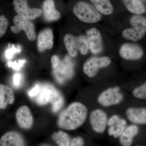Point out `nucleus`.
Here are the masks:
<instances>
[{
  "mask_svg": "<svg viewBox=\"0 0 146 146\" xmlns=\"http://www.w3.org/2000/svg\"><path fill=\"white\" fill-rule=\"evenodd\" d=\"M39 89H40V87H39V84H36V86H35L34 88H33L31 91H29L28 93L29 96L32 98L38 94V93H39Z\"/></svg>",
  "mask_w": 146,
  "mask_h": 146,
  "instance_id": "c756f323",
  "label": "nucleus"
},
{
  "mask_svg": "<svg viewBox=\"0 0 146 146\" xmlns=\"http://www.w3.org/2000/svg\"><path fill=\"white\" fill-rule=\"evenodd\" d=\"M87 110L80 102H74L60 113L58 120L59 127L67 130L76 129L85 122Z\"/></svg>",
  "mask_w": 146,
  "mask_h": 146,
  "instance_id": "f257e3e1",
  "label": "nucleus"
},
{
  "mask_svg": "<svg viewBox=\"0 0 146 146\" xmlns=\"http://www.w3.org/2000/svg\"><path fill=\"white\" fill-rule=\"evenodd\" d=\"M52 139L60 146H70V138L67 133L60 131L53 134Z\"/></svg>",
  "mask_w": 146,
  "mask_h": 146,
  "instance_id": "5701e85b",
  "label": "nucleus"
},
{
  "mask_svg": "<svg viewBox=\"0 0 146 146\" xmlns=\"http://www.w3.org/2000/svg\"><path fill=\"white\" fill-rule=\"evenodd\" d=\"M14 26L11 27V32L14 33H18L21 31H24L29 40L33 41L36 39L34 25L29 20L19 15L14 16L13 19Z\"/></svg>",
  "mask_w": 146,
  "mask_h": 146,
  "instance_id": "423d86ee",
  "label": "nucleus"
},
{
  "mask_svg": "<svg viewBox=\"0 0 146 146\" xmlns=\"http://www.w3.org/2000/svg\"><path fill=\"white\" fill-rule=\"evenodd\" d=\"M25 62L26 60H19L18 63H17L16 61L14 62H9L8 63V65L9 67H11L14 70H18L21 69V67H23Z\"/></svg>",
  "mask_w": 146,
  "mask_h": 146,
  "instance_id": "bb28decb",
  "label": "nucleus"
},
{
  "mask_svg": "<svg viewBox=\"0 0 146 146\" xmlns=\"http://www.w3.org/2000/svg\"><path fill=\"white\" fill-rule=\"evenodd\" d=\"M126 115L129 121L137 124H145L146 123V109L144 108H128Z\"/></svg>",
  "mask_w": 146,
  "mask_h": 146,
  "instance_id": "6ab92c4d",
  "label": "nucleus"
},
{
  "mask_svg": "<svg viewBox=\"0 0 146 146\" xmlns=\"http://www.w3.org/2000/svg\"><path fill=\"white\" fill-rule=\"evenodd\" d=\"M133 28L126 29L122 35L125 39L136 42L143 37L146 31V20L144 16L140 15L133 16L130 20Z\"/></svg>",
  "mask_w": 146,
  "mask_h": 146,
  "instance_id": "20e7f679",
  "label": "nucleus"
},
{
  "mask_svg": "<svg viewBox=\"0 0 146 146\" xmlns=\"http://www.w3.org/2000/svg\"><path fill=\"white\" fill-rule=\"evenodd\" d=\"M39 85V93L34 98L39 105H45L50 103L53 112H58L64 104V99L60 92L50 84H43Z\"/></svg>",
  "mask_w": 146,
  "mask_h": 146,
  "instance_id": "f03ea898",
  "label": "nucleus"
},
{
  "mask_svg": "<svg viewBox=\"0 0 146 146\" xmlns=\"http://www.w3.org/2000/svg\"><path fill=\"white\" fill-rule=\"evenodd\" d=\"M90 1L100 13L105 15H109L113 13L114 9L110 0Z\"/></svg>",
  "mask_w": 146,
  "mask_h": 146,
  "instance_id": "412c9836",
  "label": "nucleus"
},
{
  "mask_svg": "<svg viewBox=\"0 0 146 146\" xmlns=\"http://www.w3.org/2000/svg\"><path fill=\"white\" fill-rule=\"evenodd\" d=\"M16 120L20 127L28 129L33 125V117L28 107L22 106L17 110L16 112Z\"/></svg>",
  "mask_w": 146,
  "mask_h": 146,
  "instance_id": "ddd939ff",
  "label": "nucleus"
},
{
  "mask_svg": "<svg viewBox=\"0 0 146 146\" xmlns=\"http://www.w3.org/2000/svg\"><path fill=\"white\" fill-rule=\"evenodd\" d=\"M14 99L13 90L8 86L0 84V108L5 109L7 105L12 104Z\"/></svg>",
  "mask_w": 146,
  "mask_h": 146,
  "instance_id": "a211bd4d",
  "label": "nucleus"
},
{
  "mask_svg": "<svg viewBox=\"0 0 146 146\" xmlns=\"http://www.w3.org/2000/svg\"><path fill=\"white\" fill-rule=\"evenodd\" d=\"M8 25V21L5 16L4 15L0 16V38L5 34Z\"/></svg>",
  "mask_w": 146,
  "mask_h": 146,
  "instance_id": "393cba45",
  "label": "nucleus"
},
{
  "mask_svg": "<svg viewBox=\"0 0 146 146\" xmlns=\"http://www.w3.org/2000/svg\"><path fill=\"white\" fill-rule=\"evenodd\" d=\"M43 16L48 22H52L59 20L61 14L55 8L53 0H45L43 4Z\"/></svg>",
  "mask_w": 146,
  "mask_h": 146,
  "instance_id": "dca6fc26",
  "label": "nucleus"
},
{
  "mask_svg": "<svg viewBox=\"0 0 146 146\" xmlns=\"http://www.w3.org/2000/svg\"><path fill=\"white\" fill-rule=\"evenodd\" d=\"M13 4L18 15L29 21L34 20L42 15V10L39 9L29 8L27 0H14Z\"/></svg>",
  "mask_w": 146,
  "mask_h": 146,
  "instance_id": "6e6552de",
  "label": "nucleus"
},
{
  "mask_svg": "<svg viewBox=\"0 0 146 146\" xmlns=\"http://www.w3.org/2000/svg\"><path fill=\"white\" fill-rule=\"evenodd\" d=\"M138 128L136 125H130L125 128L120 135V142L123 146L131 145L133 138L138 133Z\"/></svg>",
  "mask_w": 146,
  "mask_h": 146,
  "instance_id": "aec40b11",
  "label": "nucleus"
},
{
  "mask_svg": "<svg viewBox=\"0 0 146 146\" xmlns=\"http://www.w3.org/2000/svg\"><path fill=\"white\" fill-rule=\"evenodd\" d=\"M21 80H22V75L19 73H16L13 75V83L14 86H19L21 83Z\"/></svg>",
  "mask_w": 146,
  "mask_h": 146,
  "instance_id": "c85d7f7f",
  "label": "nucleus"
},
{
  "mask_svg": "<svg viewBox=\"0 0 146 146\" xmlns=\"http://www.w3.org/2000/svg\"><path fill=\"white\" fill-rule=\"evenodd\" d=\"M63 41L68 53L72 57H76L78 51L83 55L88 53L89 45L84 35L76 37L71 34H66L63 38Z\"/></svg>",
  "mask_w": 146,
  "mask_h": 146,
  "instance_id": "39448f33",
  "label": "nucleus"
},
{
  "mask_svg": "<svg viewBox=\"0 0 146 146\" xmlns=\"http://www.w3.org/2000/svg\"><path fill=\"white\" fill-rule=\"evenodd\" d=\"M53 45V34L51 29H45L39 33L37 38V48L40 52L51 49Z\"/></svg>",
  "mask_w": 146,
  "mask_h": 146,
  "instance_id": "4468645a",
  "label": "nucleus"
},
{
  "mask_svg": "<svg viewBox=\"0 0 146 146\" xmlns=\"http://www.w3.org/2000/svg\"><path fill=\"white\" fill-rule=\"evenodd\" d=\"M119 91V87L109 88L100 95L98 101L101 104L106 107L118 104L123 99V95Z\"/></svg>",
  "mask_w": 146,
  "mask_h": 146,
  "instance_id": "1a4fd4ad",
  "label": "nucleus"
},
{
  "mask_svg": "<svg viewBox=\"0 0 146 146\" xmlns=\"http://www.w3.org/2000/svg\"><path fill=\"white\" fill-rule=\"evenodd\" d=\"M134 97L137 98L145 99L146 98V84L144 83L142 86L137 87L133 91Z\"/></svg>",
  "mask_w": 146,
  "mask_h": 146,
  "instance_id": "b1692460",
  "label": "nucleus"
},
{
  "mask_svg": "<svg viewBox=\"0 0 146 146\" xmlns=\"http://www.w3.org/2000/svg\"><path fill=\"white\" fill-rule=\"evenodd\" d=\"M87 41L89 49L95 54L101 52L102 50V39L98 30L92 28L87 31Z\"/></svg>",
  "mask_w": 146,
  "mask_h": 146,
  "instance_id": "9b49d317",
  "label": "nucleus"
},
{
  "mask_svg": "<svg viewBox=\"0 0 146 146\" xmlns=\"http://www.w3.org/2000/svg\"><path fill=\"white\" fill-rule=\"evenodd\" d=\"M84 144V141L83 138L78 136L73 138L72 141H70V146H83Z\"/></svg>",
  "mask_w": 146,
  "mask_h": 146,
  "instance_id": "cd10ccee",
  "label": "nucleus"
},
{
  "mask_svg": "<svg viewBox=\"0 0 146 146\" xmlns=\"http://www.w3.org/2000/svg\"><path fill=\"white\" fill-rule=\"evenodd\" d=\"M51 63L53 69L56 68L60 63V60L56 55L52 56L51 58Z\"/></svg>",
  "mask_w": 146,
  "mask_h": 146,
  "instance_id": "7c9ffc66",
  "label": "nucleus"
},
{
  "mask_svg": "<svg viewBox=\"0 0 146 146\" xmlns=\"http://www.w3.org/2000/svg\"><path fill=\"white\" fill-rule=\"evenodd\" d=\"M21 50V48L19 47L16 48L14 46H13L11 48L9 49L6 51L5 53L6 56L8 59H11L15 54L20 52Z\"/></svg>",
  "mask_w": 146,
  "mask_h": 146,
  "instance_id": "a878e982",
  "label": "nucleus"
},
{
  "mask_svg": "<svg viewBox=\"0 0 146 146\" xmlns=\"http://www.w3.org/2000/svg\"><path fill=\"white\" fill-rule=\"evenodd\" d=\"M111 62L110 58L107 56L91 58L84 63V72L89 77H94L96 75L100 69L109 66Z\"/></svg>",
  "mask_w": 146,
  "mask_h": 146,
  "instance_id": "0eeeda50",
  "label": "nucleus"
},
{
  "mask_svg": "<svg viewBox=\"0 0 146 146\" xmlns=\"http://www.w3.org/2000/svg\"><path fill=\"white\" fill-rule=\"evenodd\" d=\"M119 53L123 58L126 60L140 59L143 55V51L138 45L132 44H124L120 48Z\"/></svg>",
  "mask_w": 146,
  "mask_h": 146,
  "instance_id": "f8f14e48",
  "label": "nucleus"
},
{
  "mask_svg": "<svg viewBox=\"0 0 146 146\" xmlns=\"http://www.w3.org/2000/svg\"><path fill=\"white\" fill-rule=\"evenodd\" d=\"M0 145L2 146H24L23 139L22 136L16 132H8L0 139Z\"/></svg>",
  "mask_w": 146,
  "mask_h": 146,
  "instance_id": "f3484780",
  "label": "nucleus"
},
{
  "mask_svg": "<svg viewBox=\"0 0 146 146\" xmlns=\"http://www.w3.org/2000/svg\"><path fill=\"white\" fill-rule=\"evenodd\" d=\"M107 124L109 126L108 134L115 138L119 137L127 125L126 121L124 119H120L117 115L112 116L108 120Z\"/></svg>",
  "mask_w": 146,
  "mask_h": 146,
  "instance_id": "2eb2a0df",
  "label": "nucleus"
},
{
  "mask_svg": "<svg viewBox=\"0 0 146 146\" xmlns=\"http://www.w3.org/2000/svg\"><path fill=\"white\" fill-rule=\"evenodd\" d=\"M73 12L84 23H94L100 21L102 15L96 9L88 3L79 1L74 6Z\"/></svg>",
  "mask_w": 146,
  "mask_h": 146,
  "instance_id": "7ed1b4c3",
  "label": "nucleus"
},
{
  "mask_svg": "<svg viewBox=\"0 0 146 146\" xmlns=\"http://www.w3.org/2000/svg\"><path fill=\"white\" fill-rule=\"evenodd\" d=\"M125 5L131 13L141 15L145 12V9L140 0H124Z\"/></svg>",
  "mask_w": 146,
  "mask_h": 146,
  "instance_id": "4be33fe9",
  "label": "nucleus"
},
{
  "mask_svg": "<svg viewBox=\"0 0 146 146\" xmlns=\"http://www.w3.org/2000/svg\"><path fill=\"white\" fill-rule=\"evenodd\" d=\"M90 121L94 131L98 133H103L107 124V115L101 110H95L90 114Z\"/></svg>",
  "mask_w": 146,
  "mask_h": 146,
  "instance_id": "9d476101",
  "label": "nucleus"
}]
</instances>
